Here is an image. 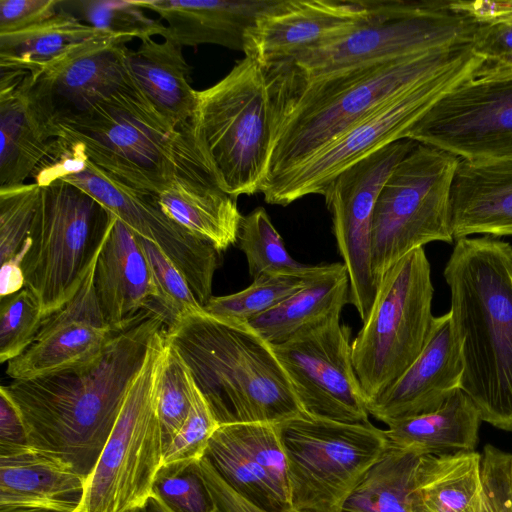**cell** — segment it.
<instances>
[{
	"label": "cell",
	"mask_w": 512,
	"mask_h": 512,
	"mask_svg": "<svg viewBox=\"0 0 512 512\" xmlns=\"http://www.w3.org/2000/svg\"><path fill=\"white\" fill-rule=\"evenodd\" d=\"M293 512H342L354 488L387 448L384 430L301 413L278 423Z\"/></svg>",
	"instance_id": "4fadbf2b"
},
{
	"label": "cell",
	"mask_w": 512,
	"mask_h": 512,
	"mask_svg": "<svg viewBox=\"0 0 512 512\" xmlns=\"http://www.w3.org/2000/svg\"><path fill=\"white\" fill-rule=\"evenodd\" d=\"M481 453L425 455L416 512H483Z\"/></svg>",
	"instance_id": "1f68e13d"
},
{
	"label": "cell",
	"mask_w": 512,
	"mask_h": 512,
	"mask_svg": "<svg viewBox=\"0 0 512 512\" xmlns=\"http://www.w3.org/2000/svg\"><path fill=\"white\" fill-rule=\"evenodd\" d=\"M106 33L59 6L50 18L23 30L0 34V69L37 73L85 41Z\"/></svg>",
	"instance_id": "4dcf8cb0"
},
{
	"label": "cell",
	"mask_w": 512,
	"mask_h": 512,
	"mask_svg": "<svg viewBox=\"0 0 512 512\" xmlns=\"http://www.w3.org/2000/svg\"><path fill=\"white\" fill-rule=\"evenodd\" d=\"M31 449L27 431L16 404L0 387V457L18 454Z\"/></svg>",
	"instance_id": "7dc6e473"
},
{
	"label": "cell",
	"mask_w": 512,
	"mask_h": 512,
	"mask_svg": "<svg viewBox=\"0 0 512 512\" xmlns=\"http://www.w3.org/2000/svg\"><path fill=\"white\" fill-rule=\"evenodd\" d=\"M106 233L75 295L45 318L30 346L8 362L6 373L13 380L86 365L101 355L116 334L104 318L94 286L97 258Z\"/></svg>",
	"instance_id": "d6986e66"
},
{
	"label": "cell",
	"mask_w": 512,
	"mask_h": 512,
	"mask_svg": "<svg viewBox=\"0 0 512 512\" xmlns=\"http://www.w3.org/2000/svg\"><path fill=\"white\" fill-rule=\"evenodd\" d=\"M197 464L215 504L214 512H264L227 485L206 459Z\"/></svg>",
	"instance_id": "681fc988"
},
{
	"label": "cell",
	"mask_w": 512,
	"mask_h": 512,
	"mask_svg": "<svg viewBox=\"0 0 512 512\" xmlns=\"http://www.w3.org/2000/svg\"><path fill=\"white\" fill-rule=\"evenodd\" d=\"M57 133L58 141L118 181L154 196L180 178L217 182L194 142L190 123L173 125L137 83L59 123Z\"/></svg>",
	"instance_id": "5b68a950"
},
{
	"label": "cell",
	"mask_w": 512,
	"mask_h": 512,
	"mask_svg": "<svg viewBox=\"0 0 512 512\" xmlns=\"http://www.w3.org/2000/svg\"><path fill=\"white\" fill-rule=\"evenodd\" d=\"M43 320L40 302L28 287L1 297L0 362L21 355L35 339Z\"/></svg>",
	"instance_id": "60d3db41"
},
{
	"label": "cell",
	"mask_w": 512,
	"mask_h": 512,
	"mask_svg": "<svg viewBox=\"0 0 512 512\" xmlns=\"http://www.w3.org/2000/svg\"><path fill=\"white\" fill-rule=\"evenodd\" d=\"M156 199L174 222L219 252L236 244L242 218L237 198L225 193L215 181L180 178Z\"/></svg>",
	"instance_id": "f1b7e54d"
},
{
	"label": "cell",
	"mask_w": 512,
	"mask_h": 512,
	"mask_svg": "<svg viewBox=\"0 0 512 512\" xmlns=\"http://www.w3.org/2000/svg\"><path fill=\"white\" fill-rule=\"evenodd\" d=\"M167 325L164 313L152 311L117 332L94 361L4 386L30 448L87 480L153 338Z\"/></svg>",
	"instance_id": "6da1fadb"
},
{
	"label": "cell",
	"mask_w": 512,
	"mask_h": 512,
	"mask_svg": "<svg viewBox=\"0 0 512 512\" xmlns=\"http://www.w3.org/2000/svg\"><path fill=\"white\" fill-rule=\"evenodd\" d=\"M417 142L401 139L350 166L322 194L332 215L336 245L349 278V303L362 322L372 307L376 282L371 264L372 218L378 195Z\"/></svg>",
	"instance_id": "e0dca14e"
},
{
	"label": "cell",
	"mask_w": 512,
	"mask_h": 512,
	"mask_svg": "<svg viewBox=\"0 0 512 512\" xmlns=\"http://www.w3.org/2000/svg\"><path fill=\"white\" fill-rule=\"evenodd\" d=\"M169 349L167 326L153 338L111 434L87 478L78 512H126L145 506L163 464L157 387Z\"/></svg>",
	"instance_id": "52a82bcc"
},
{
	"label": "cell",
	"mask_w": 512,
	"mask_h": 512,
	"mask_svg": "<svg viewBox=\"0 0 512 512\" xmlns=\"http://www.w3.org/2000/svg\"><path fill=\"white\" fill-rule=\"evenodd\" d=\"M273 118L266 70L251 57L244 56L214 85L197 90L191 133L228 195L262 191L269 173Z\"/></svg>",
	"instance_id": "8992f818"
},
{
	"label": "cell",
	"mask_w": 512,
	"mask_h": 512,
	"mask_svg": "<svg viewBox=\"0 0 512 512\" xmlns=\"http://www.w3.org/2000/svg\"><path fill=\"white\" fill-rule=\"evenodd\" d=\"M229 426L238 442L265 471L277 492L291 503L287 459L278 423H231Z\"/></svg>",
	"instance_id": "7bdbcfd3"
},
{
	"label": "cell",
	"mask_w": 512,
	"mask_h": 512,
	"mask_svg": "<svg viewBox=\"0 0 512 512\" xmlns=\"http://www.w3.org/2000/svg\"><path fill=\"white\" fill-rule=\"evenodd\" d=\"M484 59L472 51L464 58L379 106L306 160L264 186L268 204L287 206L307 195H322L341 172L382 149L408 138L425 114L449 91L472 77Z\"/></svg>",
	"instance_id": "7c38bea8"
},
{
	"label": "cell",
	"mask_w": 512,
	"mask_h": 512,
	"mask_svg": "<svg viewBox=\"0 0 512 512\" xmlns=\"http://www.w3.org/2000/svg\"><path fill=\"white\" fill-rule=\"evenodd\" d=\"M408 139L468 163L512 161V76L474 75L445 94Z\"/></svg>",
	"instance_id": "2e32d148"
},
{
	"label": "cell",
	"mask_w": 512,
	"mask_h": 512,
	"mask_svg": "<svg viewBox=\"0 0 512 512\" xmlns=\"http://www.w3.org/2000/svg\"><path fill=\"white\" fill-rule=\"evenodd\" d=\"M367 17L356 28L293 62L314 79L356 66L472 43L479 23L442 0H363Z\"/></svg>",
	"instance_id": "9c48e42d"
},
{
	"label": "cell",
	"mask_w": 512,
	"mask_h": 512,
	"mask_svg": "<svg viewBox=\"0 0 512 512\" xmlns=\"http://www.w3.org/2000/svg\"><path fill=\"white\" fill-rule=\"evenodd\" d=\"M40 196V186L25 183L0 189V260L22 266Z\"/></svg>",
	"instance_id": "8d00e7d4"
},
{
	"label": "cell",
	"mask_w": 512,
	"mask_h": 512,
	"mask_svg": "<svg viewBox=\"0 0 512 512\" xmlns=\"http://www.w3.org/2000/svg\"><path fill=\"white\" fill-rule=\"evenodd\" d=\"M94 286L104 318L115 333L152 311L164 313L139 236L111 212L97 258Z\"/></svg>",
	"instance_id": "44dd1931"
},
{
	"label": "cell",
	"mask_w": 512,
	"mask_h": 512,
	"mask_svg": "<svg viewBox=\"0 0 512 512\" xmlns=\"http://www.w3.org/2000/svg\"><path fill=\"white\" fill-rule=\"evenodd\" d=\"M347 303L349 278L344 264L321 263L302 289L247 323L271 345H278L341 312Z\"/></svg>",
	"instance_id": "f546056e"
},
{
	"label": "cell",
	"mask_w": 512,
	"mask_h": 512,
	"mask_svg": "<svg viewBox=\"0 0 512 512\" xmlns=\"http://www.w3.org/2000/svg\"><path fill=\"white\" fill-rule=\"evenodd\" d=\"M472 49L484 61L512 57V22L479 23Z\"/></svg>",
	"instance_id": "c3c4849f"
},
{
	"label": "cell",
	"mask_w": 512,
	"mask_h": 512,
	"mask_svg": "<svg viewBox=\"0 0 512 512\" xmlns=\"http://www.w3.org/2000/svg\"><path fill=\"white\" fill-rule=\"evenodd\" d=\"M481 457L483 512H512V454L488 444Z\"/></svg>",
	"instance_id": "f6af8a7d"
},
{
	"label": "cell",
	"mask_w": 512,
	"mask_h": 512,
	"mask_svg": "<svg viewBox=\"0 0 512 512\" xmlns=\"http://www.w3.org/2000/svg\"><path fill=\"white\" fill-rule=\"evenodd\" d=\"M479 410L460 389L437 409L389 423L387 445L421 455L474 451L482 423Z\"/></svg>",
	"instance_id": "83f0119b"
},
{
	"label": "cell",
	"mask_w": 512,
	"mask_h": 512,
	"mask_svg": "<svg viewBox=\"0 0 512 512\" xmlns=\"http://www.w3.org/2000/svg\"><path fill=\"white\" fill-rule=\"evenodd\" d=\"M139 240L159 291V306L168 318L167 327L186 316L205 313L187 279L172 260L154 243L141 236Z\"/></svg>",
	"instance_id": "b9f144b4"
},
{
	"label": "cell",
	"mask_w": 512,
	"mask_h": 512,
	"mask_svg": "<svg viewBox=\"0 0 512 512\" xmlns=\"http://www.w3.org/2000/svg\"><path fill=\"white\" fill-rule=\"evenodd\" d=\"M341 312L272 345L302 411L348 424H369V412L353 358L351 328Z\"/></svg>",
	"instance_id": "9a60e30c"
},
{
	"label": "cell",
	"mask_w": 512,
	"mask_h": 512,
	"mask_svg": "<svg viewBox=\"0 0 512 512\" xmlns=\"http://www.w3.org/2000/svg\"><path fill=\"white\" fill-rule=\"evenodd\" d=\"M511 482H512V465H511Z\"/></svg>",
	"instance_id": "11a10c76"
},
{
	"label": "cell",
	"mask_w": 512,
	"mask_h": 512,
	"mask_svg": "<svg viewBox=\"0 0 512 512\" xmlns=\"http://www.w3.org/2000/svg\"><path fill=\"white\" fill-rule=\"evenodd\" d=\"M0 512H56V511L43 510V509H15V510L0 511Z\"/></svg>",
	"instance_id": "f5cc1de1"
},
{
	"label": "cell",
	"mask_w": 512,
	"mask_h": 512,
	"mask_svg": "<svg viewBox=\"0 0 512 512\" xmlns=\"http://www.w3.org/2000/svg\"><path fill=\"white\" fill-rule=\"evenodd\" d=\"M433 294L424 247L406 254L377 283L368 317L352 341L353 364L367 405L423 350L434 319Z\"/></svg>",
	"instance_id": "ba28073f"
},
{
	"label": "cell",
	"mask_w": 512,
	"mask_h": 512,
	"mask_svg": "<svg viewBox=\"0 0 512 512\" xmlns=\"http://www.w3.org/2000/svg\"><path fill=\"white\" fill-rule=\"evenodd\" d=\"M454 242L512 236V161L458 165L450 203Z\"/></svg>",
	"instance_id": "d4e9b609"
},
{
	"label": "cell",
	"mask_w": 512,
	"mask_h": 512,
	"mask_svg": "<svg viewBox=\"0 0 512 512\" xmlns=\"http://www.w3.org/2000/svg\"><path fill=\"white\" fill-rule=\"evenodd\" d=\"M146 507L148 512H166V510L161 506V504L153 497L149 498V500L146 503Z\"/></svg>",
	"instance_id": "816d5d0a"
},
{
	"label": "cell",
	"mask_w": 512,
	"mask_h": 512,
	"mask_svg": "<svg viewBox=\"0 0 512 512\" xmlns=\"http://www.w3.org/2000/svg\"><path fill=\"white\" fill-rule=\"evenodd\" d=\"M424 456L387 445L354 488L342 512H416Z\"/></svg>",
	"instance_id": "d6a6232c"
},
{
	"label": "cell",
	"mask_w": 512,
	"mask_h": 512,
	"mask_svg": "<svg viewBox=\"0 0 512 512\" xmlns=\"http://www.w3.org/2000/svg\"><path fill=\"white\" fill-rule=\"evenodd\" d=\"M471 51L472 43L457 44L314 79L300 76L290 64L264 67L274 110L269 173L264 186L379 106L437 75Z\"/></svg>",
	"instance_id": "7a4b0ae2"
},
{
	"label": "cell",
	"mask_w": 512,
	"mask_h": 512,
	"mask_svg": "<svg viewBox=\"0 0 512 512\" xmlns=\"http://www.w3.org/2000/svg\"><path fill=\"white\" fill-rule=\"evenodd\" d=\"M136 50H128L129 69L151 104L176 127L192 119L197 90L190 84L191 67L183 47L170 39L159 42L152 37L140 40Z\"/></svg>",
	"instance_id": "4316f807"
},
{
	"label": "cell",
	"mask_w": 512,
	"mask_h": 512,
	"mask_svg": "<svg viewBox=\"0 0 512 512\" xmlns=\"http://www.w3.org/2000/svg\"><path fill=\"white\" fill-rule=\"evenodd\" d=\"M280 0H135L167 23L163 39L185 46L213 44L244 51L247 32Z\"/></svg>",
	"instance_id": "cb8c5ba5"
},
{
	"label": "cell",
	"mask_w": 512,
	"mask_h": 512,
	"mask_svg": "<svg viewBox=\"0 0 512 512\" xmlns=\"http://www.w3.org/2000/svg\"><path fill=\"white\" fill-rule=\"evenodd\" d=\"M61 0H0V34L36 25L59 9Z\"/></svg>",
	"instance_id": "bcb514c9"
},
{
	"label": "cell",
	"mask_w": 512,
	"mask_h": 512,
	"mask_svg": "<svg viewBox=\"0 0 512 512\" xmlns=\"http://www.w3.org/2000/svg\"><path fill=\"white\" fill-rule=\"evenodd\" d=\"M512 76V57L496 61H484L475 71L478 79H492Z\"/></svg>",
	"instance_id": "f907efd6"
},
{
	"label": "cell",
	"mask_w": 512,
	"mask_h": 512,
	"mask_svg": "<svg viewBox=\"0 0 512 512\" xmlns=\"http://www.w3.org/2000/svg\"><path fill=\"white\" fill-rule=\"evenodd\" d=\"M460 159L417 143L393 169L375 204L371 264L377 283L401 258L431 242L453 243L450 203Z\"/></svg>",
	"instance_id": "8fae6325"
},
{
	"label": "cell",
	"mask_w": 512,
	"mask_h": 512,
	"mask_svg": "<svg viewBox=\"0 0 512 512\" xmlns=\"http://www.w3.org/2000/svg\"><path fill=\"white\" fill-rule=\"evenodd\" d=\"M443 276L463 365L460 389L483 422L512 432V245L491 236L458 239Z\"/></svg>",
	"instance_id": "3957f363"
},
{
	"label": "cell",
	"mask_w": 512,
	"mask_h": 512,
	"mask_svg": "<svg viewBox=\"0 0 512 512\" xmlns=\"http://www.w3.org/2000/svg\"><path fill=\"white\" fill-rule=\"evenodd\" d=\"M219 426L196 385L188 417L166 448L163 463L200 460L204 456L211 436Z\"/></svg>",
	"instance_id": "ee69618b"
},
{
	"label": "cell",
	"mask_w": 512,
	"mask_h": 512,
	"mask_svg": "<svg viewBox=\"0 0 512 512\" xmlns=\"http://www.w3.org/2000/svg\"><path fill=\"white\" fill-rule=\"evenodd\" d=\"M197 462L187 460L163 463L157 471L151 497L166 512L215 511V504Z\"/></svg>",
	"instance_id": "f35d334b"
},
{
	"label": "cell",
	"mask_w": 512,
	"mask_h": 512,
	"mask_svg": "<svg viewBox=\"0 0 512 512\" xmlns=\"http://www.w3.org/2000/svg\"><path fill=\"white\" fill-rule=\"evenodd\" d=\"M128 41L103 33L76 46L45 69L28 74L33 98L56 128L136 83L128 65Z\"/></svg>",
	"instance_id": "ac0fdd59"
},
{
	"label": "cell",
	"mask_w": 512,
	"mask_h": 512,
	"mask_svg": "<svg viewBox=\"0 0 512 512\" xmlns=\"http://www.w3.org/2000/svg\"><path fill=\"white\" fill-rule=\"evenodd\" d=\"M126 512H148L146 505L142 507H137Z\"/></svg>",
	"instance_id": "db71d44e"
},
{
	"label": "cell",
	"mask_w": 512,
	"mask_h": 512,
	"mask_svg": "<svg viewBox=\"0 0 512 512\" xmlns=\"http://www.w3.org/2000/svg\"><path fill=\"white\" fill-rule=\"evenodd\" d=\"M195 390L196 383L187 363L169 341L157 387V411L164 452L188 417Z\"/></svg>",
	"instance_id": "74e56055"
},
{
	"label": "cell",
	"mask_w": 512,
	"mask_h": 512,
	"mask_svg": "<svg viewBox=\"0 0 512 512\" xmlns=\"http://www.w3.org/2000/svg\"><path fill=\"white\" fill-rule=\"evenodd\" d=\"M235 492L264 512H293L291 503L273 486L265 471L233 435L229 424L211 436L203 456Z\"/></svg>",
	"instance_id": "836d02e7"
},
{
	"label": "cell",
	"mask_w": 512,
	"mask_h": 512,
	"mask_svg": "<svg viewBox=\"0 0 512 512\" xmlns=\"http://www.w3.org/2000/svg\"><path fill=\"white\" fill-rule=\"evenodd\" d=\"M236 244L246 257L253 280L264 275L303 276L316 268V265H305L291 257L263 207L242 216Z\"/></svg>",
	"instance_id": "e575fe53"
},
{
	"label": "cell",
	"mask_w": 512,
	"mask_h": 512,
	"mask_svg": "<svg viewBox=\"0 0 512 512\" xmlns=\"http://www.w3.org/2000/svg\"><path fill=\"white\" fill-rule=\"evenodd\" d=\"M0 138V189L25 184L53 151L57 128L34 100L28 74H0Z\"/></svg>",
	"instance_id": "603a6c76"
},
{
	"label": "cell",
	"mask_w": 512,
	"mask_h": 512,
	"mask_svg": "<svg viewBox=\"0 0 512 512\" xmlns=\"http://www.w3.org/2000/svg\"><path fill=\"white\" fill-rule=\"evenodd\" d=\"M219 425L303 413L273 346L246 322L195 314L167 327Z\"/></svg>",
	"instance_id": "277c9868"
},
{
	"label": "cell",
	"mask_w": 512,
	"mask_h": 512,
	"mask_svg": "<svg viewBox=\"0 0 512 512\" xmlns=\"http://www.w3.org/2000/svg\"><path fill=\"white\" fill-rule=\"evenodd\" d=\"M37 177L42 182L62 178L86 191L137 235L159 247L183 273L203 307L212 297L221 252L167 216L156 196L118 181L60 141Z\"/></svg>",
	"instance_id": "5bb4252c"
},
{
	"label": "cell",
	"mask_w": 512,
	"mask_h": 512,
	"mask_svg": "<svg viewBox=\"0 0 512 512\" xmlns=\"http://www.w3.org/2000/svg\"><path fill=\"white\" fill-rule=\"evenodd\" d=\"M463 365L449 311L434 316L427 342L410 367L367 405L369 414L391 422L437 409L460 388Z\"/></svg>",
	"instance_id": "7402d4cb"
},
{
	"label": "cell",
	"mask_w": 512,
	"mask_h": 512,
	"mask_svg": "<svg viewBox=\"0 0 512 512\" xmlns=\"http://www.w3.org/2000/svg\"><path fill=\"white\" fill-rule=\"evenodd\" d=\"M38 185L39 202L22 268L25 286L37 296L45 319L78 291L106 233L110 212L62 178Z\"/></svg>",
	"instance_id": "30bf717a"
},
{
	"label": "cell",
	"mask_w": 512,
	"mask_h": 512,
	"mask_svg": "<svg viewBox=\"0 0 512 512\" xmlns=\"http://www.w3.org/2000/svg\"><path fill=\"white\" fill-rule=\"evenodd\" d=\"M366 17L363 0H280L249 29L243 53L265 68L291 63L349 33Z\"/></svg>",
	"instance_id": "ffe728a7"
},
{
	"label": "cell",
	"mask_w": 512,
	"mask_h": 512,
	"mask_svg": "<svg viewBox=\"0 0 512 512\" xmlns=\"http://www.w3.org/2000/svg\"><path fill=\"white\" fill-rule=\"evenodd\" d=\"M317 268L318 265L313 272L303 276H261L241 291L212 296L203 308L211 316L247 323L302 289Z\"/></svg>",
	"instance_id": "d590c367"
},
{
	"label": "cell",
	"mask_w": 512,
	"mask_h": 512,
	"mask_svg": "<svg viewBox=\"0 0 512 512\" xmlns=\"http://www.w3.org/2000/svg\"><path fill=\"white\" fill-rule=\"evenodd\" d=\"M86 479L29 449L0 457V511L78 512Z\"/></svg>",
	"instance_id": "484cf974"
},
{
	"label": "cell",
	"mask_w": 512,
	"mask_h": 512,
	"mask_svg": "<svg viewBox=\"0 0 512 512\" xmlns=\"http://www.w3.org/2000/svg\"><path fill=\"white\" fill-rule=\"evenodd\" d=\"M72 7L80 21L116 36L129 40L162 36L165 25L148 17L135 0L106 1L84 0L63 1Z\"/></svg>",
	"instance_id": "ab89813d"
}]
</instances>
